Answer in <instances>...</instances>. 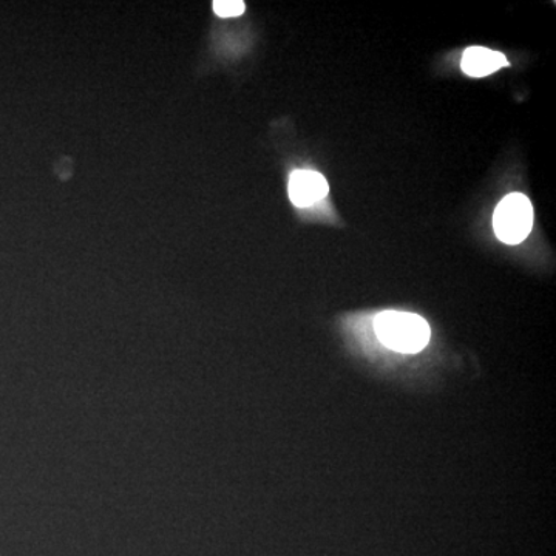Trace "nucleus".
Wrapping results in <instances>:
<instances>
[{"mask_svg":"<svg viewBox=\"0 0 556 556\" xmlns=\"http://www.w3.org/2000/svg\"><path fill=\"white\" fill-rule=\"evenodd\" d=\"M375 329L380 342L397 353H419L430 340V327L427 321L412 313H380L376 317Z\"/></svg>","mask_w":556,"mask_h":556,"instance_id":"nucleus-1","label":"nucleus"},{"mask_svg":"<svg viewBox=\"0 0 556 556\" xmlns=\"http://www.w3.org/2000/svg\"><path fill=\"white\" fill-rule=\"evenodd\" d=\"M533 226V206L525 193H510L497 204L493 215L496 237L507 244H518L529 237Z\"/></svg>","mask_w":556,"mask_h":556,"instance_id":"nucleus-2","label":"nucleus"},{"mask_svg":"<svg viewBox=\"0 0 556 556\" xmlns=\"http://www.w3.org/2000/svg\"><path fill=\"white\" fill-rule=\"evenodd\" d=\"M327 178L316 170H295L289 177V199L298 207H309L327 199Z\"/></svg>","mask_w":556,"mask_h":556,"instance_id":"nucleus-3","label":"nucleus"},{"mask_svg":"<svg viewBox=\"0 0 556 556\" xmlns=\"http://www.w3.org/2000/svg\"><path fill=\"white\" fill-rule=\"evenodd\" d=\"M460 67L471 78H484L497 70L508 67V61L500 51L485 49V47H470L464 51Z\"/></svg>","mask_w":556,"mask_h":556,"instance_id":"nucleus-4","label":"nucleus"},{"mask_svg":"<svg viewBox=\"0 0 556 556\" xmlns=\"http://www.w3.org/2000/svg\"><path fill=\"white\" fill-rule=\"evenodd\" d=\"M214 11L219 17H239L247 10V5L241 0H217L214 2Z\"/></svg>","mask_w":556,"mask_h":556,"instance_id":"nucleus-5","label":"nucleus"}]
</instances>
